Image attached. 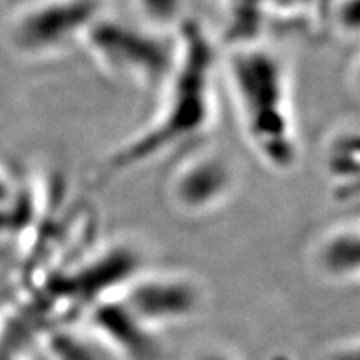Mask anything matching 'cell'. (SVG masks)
Wrapping results in <instances>:
<instances>
[{
	"instance_id": "6da1fadb",
	"label": "cell",
	"mask_w": 360,
	"mask_h": 360,
	"mask_svg": "<svg viewBox=\"0 0 360 360\" xmlns=\"http://www.w3.org/2000/svg\"><path fill=\"white\" fill-rule=\"evenodd\" d=\"M175 40L174 69L160 89V109L146 129L110 155L105 167L109 175L139 167L184 142H191L204 134L215 119V72L219 64L212 40L193 20L180 25Z\"/></svg>"
},
{
	"instance_id": "7a4b0ae2",
	"label": "cell",
	"mask_w": 360,
	"mask_h": 360,
	"mask_svg": "<svg viewBox=\"0 0 360 360\" xmlns=\"http://www.w3.org/2000/svg\"><path fill=\"white\" fill-rule=\"evenodd\" d=\"M225 74L250 148L269 169L290 172L300 148L281 57L259 44H237L225 60Z\"/></svg>"
},
{
	"instance_id": "3957f363",
	"label": "cell",
	"mask_w": 360,
	"mask_h": 360,
	"mask_svg": "<svg viewBox=\"0 0 360 360\" xmlns=\"http://www.w3.org/2000/svg\"><path fill=\"white\" fill-rule=\"evenodd\" d=\"M82 45L110 77L150 90L167 82L177 51L175 35L107 13L90 27Z\"/></svg>"
},
{
	"instance_id": "277c9868",
	"label": "cell",
	"mask_w": 360,
	"mask_h": 360,
	"mask_svg": "<svg viewBox=\"0 0 360 360\" xmlns=\"http://www.w3.org/2000/svg\"><path fill=\"white\" fill-rule=\"evenodd\" d=\"M105 13V0H30L8 17L6 40L15 56L44 60L82 45Z\"/></svg>"
},
{
	"instance_id": "5b68a950",
	"label": "cell",
	"mask_w": 360,
	"mask_h": 360,
	"mask_svg": "<svg viewBox=\"0 0 360 360\" xmlns=\"http://www.w3.org/2000/svg\"><path fill=\"white\" fill-rule=\"evenodd\" d=\"M119 297L152 330L191 321L204 304L200 283L180 274L135 276Z\"/></svg>"
},
{
	"instance_id": "8992f818",
	"label": "cell",
	"mask_w": 360,
	"mask_h": 360,
	"mask_svg": "<svg viewBox=\"0 0 360 360\" xmlns=\"http://www.w3.org/2000/svg\"><path fill=\"white\" fill-rule=\"evenodd\" d=\"M237 186L231 160L217 150H197L175 167L169 193L186 215H205L222 207Z\"/></svg>"
},
{
	"instance_id": "52a82bcc",
	"label": "cell",
	"mask_w": 360,
	"mask_h": 360,
	"mask_svg": "<svg viewBox=\"0 0 360 360\" xmlns=\"http://www.w3.org/2000/svg\"><path fill=\"white\" fill-rule=\"evenodd\" d=\"M92 337L122 360H160L162 350L147 323L130 310L120 297H107L90 309Z\"/></svg>"
},
{
	"instance_id": "ba28073f",
	"label": "cell",
	"mask_w": 360,
	"mask_h": 360,
	"mask_svg": "<svg viewBox=\"0 0 360 360\" xmlns=\"http://www.w3.org/2000/svg\"><path fill=\"white\" fill-rule=\"evenodd\" d=\"M312 264L319 276L328 282L357 281L360 274L359 225H339L323 233L312 250Z\"/></svg>"
},
{
	"instance_id": "9c48e42d",
	"label": "cell",
	"mask_w": 360,
	"mask_h": 360,
	"mask_svg": "<svg viewBox=\"0 0 360 360\" xmlns=\"http://www.w3.org/2000/svg\"><path fill=\"white\" fill-rule=\"evenodd\" d=\"M327 172L334 180L337 192L349 197V191L357 193L359 186V134L357 129L344 127L328 141Z\"/></svg>"
},
{
	"instance_id": "30bf717a",
	"label": "cell",
	"mask_w": 360,
	"mask_h": 360,
	"mask_svg": "<svg viewBox=\"0 0 360 360\" xmlns=\"http://www.w3.org/2000/svg\"><path fill=\"white\" fill-rule=\"evenodd\" d=\"M134 7L141 24L164 34H170V29L177 32L187 20L184 17L186 0H134Z\"/></svg>"
},
{
	"instance_id": "8fae6325",
	"label": "cell",
	"mask_w": 360,
	"mask_h": 360,
	"mask_svg": "<svg viewBox=\"0 0 360 360\" xmlns=\"http://www.w3.org/2000/svg\"><path fill=\"white\" fill-rule=\"evenodd\" d=\"M52 360H102L96 344L87 335L72 330L53 332L47 342Z\"/></svg>"
},
{
	"instance_id": "7c38bea8",
	"label": "cell",
	"mask_w": 360,
	"mask_h": 360,
	"mask_svg": "<svg viewBox=\"0 0 360 360\" xmlns=\"http://www.w3.org/2000/svg\"><path fill=\"white\" fill-rule=\"evenodd\" d=\"M334 25L345 37H357L360 0H334Z\"/></svg>"
},
{
	"instance_id": "4fadbf2b",
	"label": "cell",
	"mask_w": 360,
	"mask_h": 360,
	"mask_svg": "<svg viewBox=\"0 0 360 360\" xmlns=\"http://www.w3.org/2000/svg\"><path fill=\"white\" fill-rule=\"evenodd\" d=\"M323 360H360L359 342H344V344L335 345L328 350Z\"/></svg>"
},
{
	"instance_id": "5bb4252c",
	"label": "cell",
	"mask_w": 360,
	"mask_h": 360,
	"mask_svg": "<svg viewBox=\"0 0 360 360\" xmlns=\"http://www.w3.org/2000/svg\"><path fill=\"white\" fill-rule=\"evenodd\" d=\"M191 360H237V357L224 349L209 347V349H202L199 352L193 354Z\"/></svg>"
},
{
	"instance_id": "9a60e30c",
	"label": "cell",
	"mask_w": 360,
	"mask_h": 360,
	"mask_svg": "<svg viewBox=\"0 0 360 360\" xmlns=\"http://www.w3.org/2000/svg\"><path fill=\"white\" fill-rule=\"evenodd\" d=\"M12 197H13V192H12L11 182H8L6 175L0 172V210L7 209V205L11 204Z\"/></svg>"
}]
</instances>
